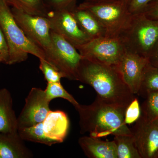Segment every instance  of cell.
I'll use <instances>...</instances> for the list:
<instances>
[{
    "label": "cell",
    "mask_w": 158,
    "mask_h": 158,
    "mask_svg": "<svg viewBox=\"0 0 158 158\" xmlns=\"http://www.w3.org/2000/svg\"><path fill=\"white\" fill-rule=\"evenodd\" d=\"M77 81L90 85L96 91V98L109 104L127 108L136 98L115 66L82 58Z\"/></svg>",
    "instance_id": "6da1fadb"
},
{
    "label": "cell",
    "mask_w": 158,
    "mask_h": 158,
    "mask_svg": "<svg viewBox=\"0 0 158 158\" xmlns=\"http://www.w3.org/2000/svg\"><path fill=\"white\" fill-rule=\"evenodd\" d=\"M75 108L79 113L81 134L88 133L90 137L99 138L132 135L124 122L127 108L109 104L96 98L91 104H79Z\"/></svg>",
    "instance_id": "7a4b0ae2"
},
{
    "label": "cell",
    "mask_w": 158,
    "mask_h": 158,
    "mask_svg": "<svg viewBox=\"0 0 158 158\" xmlns=\"http://www.w3.org/2000/svg\"><path fill=\"white\" fill-rule=\"evenodd\" d=\"M9 6L4 0H0V27L9 45V65L25 61L29 54L46 60L44 52L25 34L14 19Z\"/></svg>",
    "instance_id": "3957f363"
},
{
    "label": "cell",
    "mask_w": 158,
    "mask_h": 158,
    "mask_svg": "<svg viewBox=\"0 0 158 158\" xmlns=\"http://www.w3.org/2000/svg\"><path fill=\"white\" fill-rule=\"evenodd\" d=\"M119 38L127 52L147 58L158 41V21L143 13L133 15Z\"/></svg>",
    "instance_id": "277c9868"
},
{
    "label": "cell",
    "mask_w": 158,
    "mask_h": 158,
    "mask_svg": "<svg viewBox=\"0 0 158 158\" xmlns=\"http://www.w3.org/2000/svg\"><path fill=\"white\" fill-rule=\"evenodd\" d=\"M78 7L93 15L105 29L107 37H119L133 16L124 0L105 3L85 2Z\"/></svg>",
    "instance_id": "5b68a950"
},
{
    "label": "cell",
    "mask_w": 158,
    "mask_h": 158,
    "mask_svg": "<svg viewBox=\"0 0 158 158\" xmlns=\"http://www.w3.org/2000/svg\"><path fill=\"white\" fill-rule=\"evenodd\" d=\"M14 19L32 42L45 54L46 61L50 64L55 50L51 36L50 23L48 18L34 15L15 8L11 9Z\"/></svg>",
    "instance_id": "8992f818"
},
{
    "label": "cell",
    "mask_w": 158,
    "mask_h": 158,
    "mask_svg": "<svg viewBox=\"0 0 158 158\" xmlns=\"http://www.w3.org/2000/svg\"><path fill=\"white\" fill-rule=\"evenodd\" d=\"M76 49L83 59L115 66L126 52L119 37L94 38Z\"/></svg>",
    "instance_id": "52a82bcc"
},
{
    "label": "cell",
    "mask_w": 158,
    "mask_h": 158,
    "mask_svg": "<svg viewBox=\"0 0 158 158\" xmlns=\"http://www.w3.org/2000/svg\"><path fill=\"white\" fill-rule=\"evenodd\" d=\"M51 36L55 50L51 65L62 73L65 78L77 81L82 56L71 44L51 30Z\"/></svg>",
    "instance_id": "ba28073f"
},
{
    "label": "cell",
    "mask_w": 158,
    "mask_h": 158,
    "mask_svg": "<svg viewBox=\"0 0 158 158\" xmlns=\"http://www.w3.org/2000/svg\"><path fill=\"white\" fill-rule=\"evenodd\" d=\"M131 131L141 158H158V119L141 115Z\"/></svg>",
    "instance_id": "9c48e42d"
},
{
    "label": "cell",
    "mask_w": 158,
    "mask_h": 158,
    "mask_svg": "<svg viewBox=\"0 0 158 158\" xmlns=\"http://www.w3.org/2000/svg\"><path fill=\"white\" fill-rule=\"evenodd\" d=\"M45 90L33 88L25 99L23 108L17 117L18 129L43 122L50 111Z\"/></svg>",
    "instance_id": "30bf717a"
},
{
    "label": "cell",
    "mask_w": 158,
    "mask_h": 158,
    "mask_svg": "<svg viewBox=\"0 0 158 158\" xmlns=\"http://www.w3.org/2000/svg\"><path fill=\"white\" fill-rule=\"evenodd\" d=\"M48 18L51 31L63 37L76 48L92 39L80 28L69 9H59Z\"/></svg>",
    "instance_id": "8fae6325"
},
{
    "label": "cell",
    "mask_w": 158,
    "mask_h": 158,
    "mask_svg": "<svg viewBox=\"0 0 158 158\" xmlns=\"http://www.w3.org/2000/svg\"><path fill=\"white\" fill-rule=\"evenodd\" d=\"M148 63L145 57L126 51L116 66L125 83L134 94L139 92L144 69Z\"/></svg>",
    "instance_id": "7c38bea8"
},
{
    "label": "cell",
    "mask_w": 158,
    "mask_h": 158,
    "mask_svg": "<svg viewBox=\"0 0 158 158\" xmlns=\"http://www.w3.org/2000/svg\"><path fill=\"white\" fill-rule=\"evenodd\" d=\"M44 135L56 143H62L68 135L69 120L67 114L61 110H50L43 122Z\"/></svg>",
    "instance_id": "4fadbf2b"
},
{
    "label": "cell",
    "mask_w": 158,
    "mask_h": 158,
    "mask_svg": "<svg viewBox=\"0 0 158 158\" xmlns=\"http://www.w3.org/2000/svg\"><path fill=\"white\" fill-rule=\"evenodd\" d=\"M78 143L85 155L90 158H118L116 144L90 136H83Z\"/></svg>",
    "instance_id": "5bb4252c"
},
{
    "label": "cell",
    "mask_w": 158,
    "mask_h": 158,
    "mask_svg": "<svg viewBox=\"0 0 158 158\" xmlns=\"http://www.w3.org/2000/svg\"><path fill=\"white\" fill-rule=\"evenodd\" d=\"M24 141L18 132H0V158L33 157V153Z\"/></svg>",
    "instance_id": "9a60e30c"
},
{
    "label": "cell",
    "mask_w": 158,
    "mask_h": 158,
    "mask_svg": "<svg viewBox=\"0 0 158 158\" xmlns=\"http://www.w3.org/2000/svg\"><path fill=\"white\" fill-rule=\"evenodd\" d=\"M18 132L17 117L13 109V100L8 89H0V132Z\"/></svg>",
    "instance_id": "2e32d148"
},
{
    "label": "cell",
    "mask_w": 158,
    "mask_h": 158,
    "mask_svg": "<svg viewBox=\"0 0 158 158\" xmlns=\"http://www.w3.org/2000/svg\"><path fill=\"white\" fill-rule=\"evenodd\" d=\"M70 10L80 28L91 39L107 37L101 23L89 11L78 7Z\"/></svg>",
    "instance_id": "e0dca14e"
},
{
    "label": "cell",
    "mask_w": 158,
    "mask_h": 158,
    "mask_svg": "<svg viewBox=\"0 0 158 158\" xmlns=\"http://www.w3.org/2000/svg\"><path fill=\"white\" fill-rule=\"evenodd\" d=\"M118 158H141L135 144L132 135L115 136Z\"/></svg>",
    "instance_id": "ac0fdd59"
},
{
    "label": "cell",
    "mask_w": 158,
    "mask_h": 158,
    "mask_svg": "<svg viewBox=\"0 0 158 158\" xmlns=\"http://www.w3.org/2000/svg\"><path fill=\"white\" fill-rule=\"evenodd\" d=\"M18 133L23 141L40 143L50 146L56 144L55 141L49 139L44 135L42 122L28 127L18 129Z\"/></svg>",
    "instance_id": "d6986e66"
},
{
    "label": "cell",
    "mask_w": 158,
    "mask_h": 158,
    "mask_svg": "<svg viewBox=\"0 0 158 158\" xmlns=\"http://www.w3.org/2000/svg\"><path fill=\"white\" fill-rule=\"evenodd\" d=\"M158 92V69L148 63L144 69L138 94H146Z\"/></svg>",
    "instance_id": "ffe728a7"
},
{
    "label": "cell",
    "mask_w": 158,
    "mask_h": 158,
    "mask_svg": "<svg viewBox=\"0 0 158 158\" xmlns=\"http://www.w3.org/2000/svg\"><path fill=\"white\" fill-rule=\"evenodd\" d=\"M44 90L50 102L55 98H62L68 101L75 108L80 104L74 98L63 88L60 82L48 83Z\"/></svg>",
    "instance_id": "44dd1931"
},
{
    "label": "cell",
    "mask_w": 158,
    "mask_h": 158,
    "mask_svg": "<svg viewBox=\"0 0 158 158\" xmlns=\"http://www.w3.org/2000/svg\"><path fill=\"white\" fill-rule=\"evenodd\" d=\"M147 99L142 105L141 110L145 118L158 119V92L147 94Z\"/></svg>",
    "instance_id": "7402d4cb"
},
{
    "label": "cell",
    "mask_w": 158,
    "mask_h": 158,
    "mask_svg": "<svg viewBox=\"0 0 158 158\" xmlns=\"http://www.w3.org/2000/svg\"><path fill=\"white\" fill-rule=\"evenodd\" d=\"M40 69L44 75L48 83L59 82L62 78H65L62 73L57 70L44 59H40Z\"/></svg>",
    "instance_id": "603a6c76"
},
{
    "label": "cell",
    "mask_w": 158,
    "mask_h": 158,
    "mask_svg": "<svg viewBox=\"0 0 158 158\" xmlns=\"http://www.w3.org/2000/svg\"><path fill=\"white\" fill-rule=\"evenodd\" d=\"M141 108L137 98L130 103L125 110V123L131 124L135 122L141 116Z\"/></svg>",
    "instance_id": "cb8c5ba5"
},
{
    "label": "cell",
    "mask_w": 158,
    "mask_h": 158,
    "mask_svg": "<svg viewBox=\"0 0 158 158\" xmlns=\"http://www.w3.org/2000/svg\"><path fill=\"white\" fill-rule=\"evenodd\" d=\"M26 9V12L34 15L41 16L43 3L42 0H20Z\"/></svg>",
    "instance_id": "d4e9b609"
},
{
    "label": "cell",
    "mask_w": 158,
    "mask_h": 158,
    "mask_svg": "<svg viewBox=\"0 0 158 158\" xmlns=\"http://www.w3.org/2000/svg\"><path fill=\"white\" fill-rule=\"evenodd\" d=\"M0 59L2 62L9 65V45L2 30L0 27Z\"/></svg>",
    "instance_id": "484cf974"
},
{
    "label": "cell",
    "mask_w": 158,
    "mask_h": 158,
    "mask_svg": "<svg viewBox=\"0 0 158 158\" xmlns=\"http://www.w3.org/2000/svg\"><path fill=\"white\" fill-rule=\"evenodd\" d=\"M153 0H131L128 5V9L132 15L142 13L148 4Z\"/></svg>",
    "instance_id": "4316f807"
},
{
    "label": "cell",
    "mask_w": 158,
    "mask_h": 158,
    "mask_svg": "<svg viewBox=\"0 0 158 158\" xmlns=\"http://www.w3.org/2000/svg\"><path fill=\"white\" fill-rule=\"evenodd\" d=\"M147 18L158 21V0H153L142 12Z\"/></svg>",
    "instance_id": "83f0119b"
},
{
    "label": "cell",
    "mask_w": 158,
    "mask_h": 158,
    "mask_svg": "<svg viewBox=\"0 0 158 158\" xmlns=\"http://www.w3.org/2000/svg\"><path fill=\"white\" fill-rule=\"evenodd\" d=\"M150 65L158 69V41L147 57Z\"/></svg>",
    "instance_id": "f1b7e54d"
},
{
    "label": "cell",
    "mask_w": 158,
    "mask_h": 158,
    "mask_svg": "<svg viewBox=\"0 0 158 158\" xmlns=\"http://www.w3.org/2000/svg\"><path fill=\"white\" fill-rule=\"evenodd\" d=\"M54 6L59 7V9H70L76 0H49Z\"/></svg>",
    "instance_id": "f546056e"
},
{
    "label": "cell",
    "mask_w": 158,
    "mask_h": 158,
    "mask_svg": "<svg viewBox=\"0 0 158 158\" xmlns=\"http://www.w3.org/2000/svg\"><path fill=\"white\" fill-rule=\"evenodd\" d=\"M9 6L26 12V9L20 0H4Z\"/></svg>",
    "instance_id": "4dcf8cb0"
},
{
    "label": "cell",
    "mask_w": 158,
    "mask_h": 158,
    "mask_svg": "<svg viewBox=\"0 0 158 158\" xmlns=\"http://www.w3.org/2000/svg\"><path fill=\"white\" fill-rule=\"evenodd\" d=\"M120 0H86L85 2L92 3H105L113 2Z\"/></svg>",
    "instance_id": "1f68e13d"
},
{
    "label": "cell",
    "mask_w": 158,
    "mask_h": 158,
    "mask_svg": "<svg viewBox=\"0 0 158 158\" xmlns=\"http://www.w3.org/2000/svg\"><path fill=\"white\" fill-rule=\"evenodd\" d=\"M125 2L127 4L128 6L130 2H131V0H124Z\"/></svg>",
    "instance_id": "d6a6232c"
},
{
    "label": "cell",
    "mask_w": 158,
    "mask_h": 158,
    "mask_svg": "<svg viewBox=\"0 0 158 158\" xmlns=\"http://www.w3.org/2000/svg\"><path fill=\"white\" fill-rule=\"evenodd\" d=\"M1 62H2V60H1V59H0V63H1Z\"/></svg>",
    "instance_id": "836d02e7"
}]
</instances>
